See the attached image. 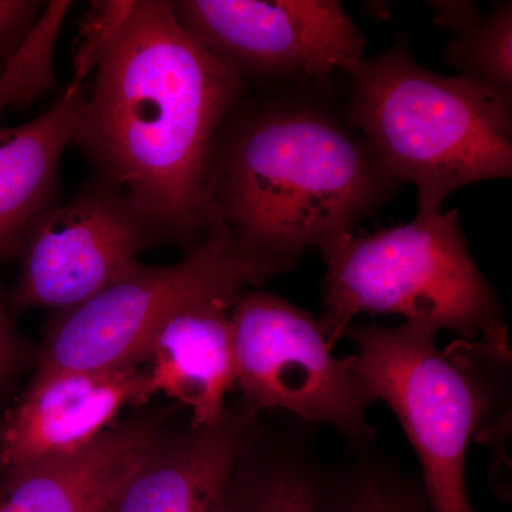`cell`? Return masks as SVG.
<instances>
[{
    "label": "cell",
    "mask_w": 512,
    "mask_h": 512,
    "mask_svg": "<svg viewBox=\"0 0 512 512\" xmlns=\"http://www.w3.org/2000/svg\"><path fill=\"white\" fill-rule=\"evenodd\" d=\"M92 77L73 146L165 242L192 251L208 232L212 148L247 84L180 25L167 0L133 3Z\"/></svg>",
    "instance_id": "obj_1"
},
{
    "label": "cell",
    "mask_w": 512,
    "mask_h": 512,
    "mask_svg": "<svg viewBox=\"0 0 512 512\" xmlns=\"http://www.w3.org/2000/svg\"><path fill=\"white\" fill-rule=\"evenodd\" d=\"M400 185L315 89L245 93L212 148L208 228L281 274L355 231Z\"/></svg>",
    "instance_id": "obj_2"
},
{
    "label": "cell",
    "mask_w": 512,
    "mask_h": 512,
    "mask_svg": "<svg viewBox=\"0 0 512 512\" xmlns=\"http://www.w3.org/2000/svg\"><path fill=\"white\" fill-rule=\"evenodd\" d=\"M343 73L349 127L400 184L416 187V217L443 211L458 188L511 177L512 104L468 77L421 66L406 37Z\"/></svg>",
    "instance_id": "obj_3"
},
{
    "label": "cell",
    "mask_w": 512,
    "mask_h": 512,
    "mask_svg": "<svg viewBox=\"0 0 512 512\" xmlns=\"http://www.w3.org/2000/svg\"><path fill=\"white\" fill-rule=\"evenodd\" d=\"M319 249L326 276L318 320L330 345L357 315L392 313L510 360L500 298L470 254L457 210L373 234L346 232Z\"/></svg>",
    "instance_id": "obj_4"
},
{
    "label": "cell",
    "mask_w": 512,
    "mask_h": 512,
    "mask_svg": "<svg viewBox=\"0 0 512 512\" xmlns=\"http://www.w3.org/2000/svg\"><path fill=\"white\" fill-rule=\"evenodd\" d=\"M437 330L416 322L396 328L350 325L356 372L376 402L402 423L421 464L431 512H477L468 500V444L487 413L488 392L460 350H441Z\"/></svg>",
    "instance_id": "obj_5"
},
{
    "label": "cell",
    "mask_w": 512,
    "mask_h": 512,
    "mask_svg": "<svg viewBox=\"0 0 512 512\" xmlns=\"http://www.w3.org/2000/svg\"><path fill=\"white\" fill-rule=\"evenodd\" d=\"M278 275L239 252L218 224L173 265L138 262L92 299L60 312L50 326L32 380L63 372L143 365L160 326L178 309L214 295L242 296Z\"/></svg>",
    "instance_id": "obj_6"
},
{
    "label": "cell",
    "mask_w": 512,
    "mask_h": 512,
    "mask_svg": "<svg viewBox=\"0 0 512 512\" xmlns=\"http://www.w3.org/2000/svg\"><path fill=\"white\" fill-rule=\"evenodd\" d=\"M237 384L255 412L326 424L352 443L373 439L376 403L352 356L332 353L319 320L274 293L245 292L231 311Z\"/></svg>",
    "instance_id": "obj_7"
},
{
    "label": "cell",
    "mask_w": 512,
    "mask_h": 512,
    "mask_svg": "<svg viewBox=\"0 0 512 512\" xmlns=\"http://www.w3.org/2000/svg\"><path fill=\"white\" fill-rule=\"evenodd\" d=\"M171 8L247 86L319 89L365 59V35L335 0H177Z\"/></svg>",
    "instance_id": "obj_8"
},
{
    "label": "cell",
    "mask_w": 512,
    "mask_h": 512,
    "mask_svg": "<svg viewBox=\"0 0 512 512\" xmlns=\"http://www.w3.org/2000/svg\"><path fill=\"white\" fill-rule=\"evenodd\" d=\"M165 242L120 188L92 174L33 225L9 308H76L138 264L136 256Z\"/></svg>",
    "instance_id": "obj_9"
},
{
    "label": "cell",
    "mask_w": 512,
    "mask_h": 512,
    "mask_svg": "<svg viewBox=\"0 0 512 512\" xmlns=\"http://www.w3.org/2000/svg\"><path fill=\"white\" fill-rule=\"evenodd\" d=\"M153 396L147 367L138 363L32 380L0 421V473L92 446L124 407Z\"/></svg>",
    "instance_id": "obj_10"
},
{
    "label": "cell",
    "mask_w": 512,
    "mask_h": 512,
    "mask_svg": "<svg viewBox=\"0 0 512 512\" xmlns=\"http://www.w3.org/2000/svg\"><path fill=\"white\" fill-rule=\"evenodd\" d=\"M247 403L217 423L163 431L106 512H227L229 485L256 429Z\"/></svg>",
    "instance_id": "obj_11"
},
{
    "label": "cell",
    "mask_w": 512,
    "mask_h": 512,
    "mask_svg": "<svg viewBox=\"0 0 512 512\" xmlns=\"http://www.w3.org/2000/svg\"><path fill=\"white\" fill-rule=\"evenodd\" d=\"M165 413L114 424L92 446L0 473V512H106L164 430Z\"/></svg>",
    "instance_id": "obj_12"
},
{
    "label": "cell",
    "mask_w": 512,
    "mask_h": 512,
    "mask_svg": "<svg viewBox=\"0 0 512 512\" xmlns=\"http://www.w3.org/2000/svg\"><path fill=\"white\" fill-rule=\"evenodd\" d=\"M239 298L214 295L188 303L165 320L144 353L154 394L187 407L194 426L217 423L237 384L231 311Z\"/></svg>",
    "instance_id": "obj_13"
},
{
    "label": "cell",
    "mask_w": 512,
    "mask_h": 512,
    "mask_svg": "<svg viewBox=\"0 0 512 512\" xmlns=\"http://www.w3.org/2000/svg\"><path fill=\"white\" fill-rule=\"evenodd\" d=\"M80 93L69 84L36 119L0 124V262L20 258L35 222L59 201L60 161L72 144Z\"/></svg>",
    "instance_id": "obj_14"
},
{
    "label": "cell",
    "mask_w": 512,
    "mask_h": 512,
    "mask_svg": "<svg viewBox=\"0 0 512 512\" xmlns=\"http://www.w3.org/2000/svg\"><path fill=\"white\" fill-rule=\"evenodd\" d=\"M227 512H343V477L302 441L256 427L229 485Z\"/></svg>",
    "instance_id": "obj_15"
},
{
    "label": "cell",
    "mask_w": 512,
    "mask_h": 512,
    "mask_svg": "<svg viewBox=\"0 0 512 512\" xmlns=\"http://www.w3.org/2000/svg\"><path fill=\"white\" fill-rule=\"evenodd\" d=\"M446 62L512 104V3L494 6L473 28L453 36Z\"/></svg>",
    "instance_id": "obj_16"
},
{
    "label": "cell",
    "mask_w": 512,
    "mask_h": 512,
    "mask_svg": "<svg viewBox=\"0 0 512 512\" xmlns=\"http://www.w3.org/2000/svg\"><path fill=\"white\" fill-rule=\"evenodd\" d=\"M72 3H46L35 28L0 69V120L6 109H23L55 89L53 50L64 16Z\"/></svg>",
    "instance_id": "obj_17"
},
{
    "label": "cell",
    "mask_w": 512,
    "mask_h": 512,
    "mask_svg": "<svg viewBox=\"0 0 512 512\" xmlns=\"http://www.w3.org/2000/svg\"><path fill=\"white\" fill-rule=\"evenodd\" d=\"M343 512H431L423 487L387 464L365 460L343 477Z\"/></svg>",
    "instance_id": "obj_18"
},
{
    "label": "cell",
    "mask_w": 512,
    "mask_h": 512,
    "mask_svg": "<svg viewBox=\"0 0 512 512\" xmlns=\"http://www.w3.org/2000/svg\"><path fill=\"white\" fill-rule=\"evenodd\" d=\"M134 2L97 0L90 3L80 28L77 52L73 60V80L70 86L80 89L92 76L104 49L126 22Z\"/></svg>",
    "instance_id": "obj_19"
},
{
    "label": "cell",
    "mask_w": 512,
    "mask_h": 512,
    "mask_svg": "<svg viewBox=\"0 0 512 512\" xmlns=\"http://www.w3.org/2000/svg\"><path fill=\"white\" fill-rule=\"evenodd\" d=\"M46 2L0 0V69L35 28Z\"/></svg>",
    "instance_id": "obj_20"
},
{
    "label": "cell",
    "mask_w": 512,
    "mask_h": 512,
    "mask_svg": "<svg viewBox=\"0 0 512 512\" xmlns=\"http://www.w3.org/2000/svg\"><path fill=\"white\" fill-rule=\"evenodd\" d=\"M25 357V343L10 322L6 305L0 299V400L8 392Z\"/></svg>",
    "instance_id": "obj_21"
},
{
    "label": "cell",
    "mask_w": 512,
    "mask_h": 512,
    "mask_svg": "<svg viewBox=\"0 0 512 512\" xmlns=\"http://www.w3.org/2000/svg\"><path fill=\"white\" fill-rule=\"evenodd\" d=\"M429 6L437 28L447 30L453 36L473 28L484 18L480 6L470 0H436L429 2Z\"/></svg>",
    "instance_id": "obj_22"
}]
</instances>
